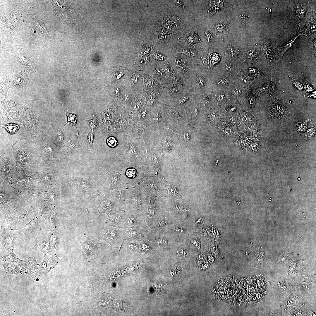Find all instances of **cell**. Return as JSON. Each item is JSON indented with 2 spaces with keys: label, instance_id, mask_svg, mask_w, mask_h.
<instances>
[{
  "label": "cell",
  "instance_id": "cell-1",
  "mask_svg": "<svg viewBox=\"0 0 316 316\" xmlns=\"http://www.w3.org/2000/svg\"><path fill=\"white\" fill-rule=\"evenodd\" d=\"M29 140L22 139L15 143L12 147V151L17 171L22 169L29 173L31 171V164L36 158V148Z\"/></svg>",
  "mask_w": 316,
  "mask_h": 316
},
{
  "label": "cell",
  "instance_id": "cell-2",
  "mask_svg": "<svg viewBox=\"0 0 316 316\" xmlns=\"http://www.w3.org/2000/svg\"><path fill=\"white\" fill-rule=\"evenodd\" d=\"M42 138L39 148L42 166L50 168L57 158L59 147L52 140Z\"/></svg>",
  "mask_w": 316,
  "mask_h": 316
},
{
  "label": "cell",
  "instance_id": "cell-3",
  "mask_svg": "<svg viewBox=\"0 0 316 316\" xmlns=\"http://www.w3.org/2000/svg\"><path fill=\"white\" fill-rule=\"evenodd\" d=\"M186 56L177 54L170 63L175 73L185 79H188L195 68L194 66Z\"/></svg>",
  "mask_w": 316,
  "mask_h": 316
},
{
  "label": "cell",
  "instance_id": "cell-4",
  "mask_svg": "<svg viewBox=\"0 0 316 316\" xmlns=\"http://www.w3.org/2000/svg\"><path fill=\"white\" fill-rule=\"evenodd\" d=\"M123 229L106 225L98 231V238L99 240L106 241L112 247H121L123 241L121 236Z\"/></svg>",
  "mask_w": 316,
  "mask_h": 316
},
{
  "label": "cell",
  "instance_id": "cell-5",
  "mask_svg": "<svg viewBox=\"0 0 316 316\" xmlns=\"http://www.w3.org/2000/svg\"><path fill=\"white\" fill-rule=\"evenodd\" d=\"M203 72L194 68L189 78L187 80L188 89L196 96L207 92V81Z\"/></svg>",
  "mask_w": 316,
  "mask_h": 316
},
{
  "label": "cell",
  "instance_id": "cell-6",
  "mask_svg": "<svg viewBox=\"0 0 316 316\" xmlns=\"http://www.w3.org/2000/svg\"><path fill=\"white\" fill-rule=\"evenodd\" d=\"M15 158L11 155L4 154L0 157V180L7 183L9 181V177L12 176L18 171Z\"/></svg>",
  "mask_w": 316,
  "mask_h": 316
},
{
  "label": "cell",
  "instance_id": "cell-7",
  "mask_svg": "<svg viewBox=\"0 0 316 316\" xmlns=\"http://www.w3.org/2000/svg\"><path fill=\"white\" fill-rule=\"evenodd\" d=\"M194 228L191 224L187 223L176 220L169 230L166 233L176 243L180 242L181 239L187 238L193 233Z\"/></svg>",
  "mask_w": 316,
  "mask_h": 316
},
{
  "label": "cell",
  "instance_id": "cell-8",
  "mask_svg": "<svg viewBox=\"0 0 316 316\" xmlns=\"http://www.w3.org/2000/svg\"><path fill=\"white\" fill-rule=\"evenodd\" d=\"M30 178L25 188L21 191L22 194L30 201H39L45 196L47 190L42 184Z\"/></svg>",
  "mask_w": 316,
  "mask_h": 316
},
{
  "label": "cell",
  "instance_id": "cell-9",
  "mask_svg": "<svg viewBox=\"0 0 316 316\" xmlns=\"http://www.w3.org/2000/svg\"><path fill=\"white\" fill-rule=\"evenodd\" d=\"M176 219H171L166 216L156 215L147 228L149 231L158 234L166 233Z\"/></svg>",
  "mask_w": 316,
  "mask_h": 316
},
{
  "label": "cell",
  "instance_id": "cell-10",
  "mask_svg": "<svg viewBox=\"0 0 316 316\" xmlns=\"http://www.w3.org/2000/svg\"><path fill=\"white\" fill-rule=\"evenodd\" d=\"M148 231L147 240L153 250L156 248H165L176 243L166 233L158 234Z\"/></svg>",
  "mask_w": 316,
  "mask_h": 316
},
{
  "label": "cell",
  "instance_id": "cell-11",
  "mask_svg": "<svg viewBox=\"0 0 316 316\" xmlns=\"http://www.w3.org/2000/svg\"><path fill=\"white\" fill-rule=\"evenodd\" d=\"M148 233L147 229L135 226L123 229L121 236L123 241L136 242L147 239Z\"/></svg>",
  "mask_w": 316,
  "mask_h": 316
},
{
  "label": "cell",
  "instance_id": "cell-12",
  "mask_svg": "<svg viewBox=\"0 0 316 316\" xmlns=\"http://www.w3.org/2000/svg\"><path fill=\"white\" fill-rule=\"evenodd\" d=\"M196 95L188 88L185 89L176 98L171 101V105L183 110L188 107L194 100Z\"/></svg>",
  "mask_w": 316,
  "mask_h": 316
},
{
  "label": "cell",
  "instance_id": "cell-13",
  "mask_svg": "<svg viewBox=\"0 0 316 316\" xmlns=\"http://www.w3.org/2000/svg\"><path fill=\"white\" fill-rule=\"evenodd\" d=\"M56 175L50 169L42 166L38 171L28 176L30 178L40 183L49 186L55 179Z\"/></svg>",
  "mask_w": 316,
  "mask_h": 316
},
{
  "label": "cell",
  "instance_id": "cell-14",
  "mask_svg": "<svg viewBox=\"0 0 316 316\" xmlns=\"http://www.w3.org/2000/svg\"><path fill=\"white\" fill-rule=\"evenodd\" d=\"M85 240L84 242H80L79 244L83 248L87 255L88 260L93 255L98 254L97 250L102 246V243L92 237H90L86 233H84Z\"/></svg>",
  "mask_w": 316,
  "mask_h": 316
},
{
  "label": "cell",
  "instance_id": "cell-15",
  "mask_svg": "<svg viewBox=\"0 0 316 316\" xmlns=\"http://www.w3.org/2000/svg\"><path fill=\"white\" fill-rule=\"evenodd\" d=\"M98 212L109 215L116 211V205L114 200L109 197L97 194Z\"/></svg>",
  "mask_w": 316,
  "mask_h": 316
},
{
  "label": "cell",
  "instance_id": "cell-16",
  "mask_svg": "<svg viewBox=\"0 0 316 316\" xmlns=\"http://www.w3.org/2000/svg\"><path fill=\"white\" fill-rule=\"evenodd\" d=\"M141 221L140 214L138 212H130L124 214L122 225V228L125 229L135 226L138 227Z\"/></svg>",
  "mask_w": 316,
  "mask_h": 316
},
{
  "label": "cell",
  "instance_id": "cell-17",
  "mask_svg": "<svg viewBox=\"0 0 316 316\" xmlns=\"http://www.w3.org/2000/svg\"><path fill=\"white\" fill-rule=\"evenodd\" d=\"M26 172L20 169L13 175L9 181V183L13 185L17 190L21 191L25 188L30 178L26 175Z\"/></svg>",
  "mask_w": 316,
  "mask_h": 316
},
{
  "label": "cell",
  "instance_id": "cell-18",
  "mask_svg": "<svg viewBox=\"0 0 316 316\" xmlns=\"http://www.w3.org/2000/svg\"><path fill=\"white\" fill-rule=\"evenodd\" d=\"M270 104V111L275 117L281 118L287 116L290 114L289 109L286 108L281 102L277 101L274 96L272 97Z\"/></svg>",
  "mask_w": 316,
  "mask_h": 316
},
{
  "label": "cell",
  "instance_id": "cell-19",
  "mask_svg": "<svg viewBox=\"0 0 316 316\" xmlns=\"http://www.w3.org/2000/svg\"><path fill=\"white\" fill-rule=\"evenodd\" d=\"M52 141L59 147H62L67 138L65 131L62 126L57 125L53 128L51 134Z\"/></svg>",
  "mask_w": 316,
  "mask_h": 316
},
{
  "label": "cell",
  "instance_id": "cell-20",
  "mask_svg": "<svg viewBox=\"0 0 316 316\" xmlns=\"http://www.w3.org/2000/svg\"><path fill=\"white\" fill-rule=\"evenodd\" d=\"M263 49L267 61L269 68L270 69L272 68L276 59H279L277 50L270 43L264 46Z\"/></svg>",
  "mask_w": 316,
  "mask_h": 316
},
{
  "label": "cell",
  "instance_id": "cell-21",
  "mask_svg": "<svg viewBox=\"0 0 316 316\" xmlns=\"http://www.w3.org/2000/svg\"><path fill=\"white\" fill-rule=\"evenodd\" d=\"M124 214L122 212L115 211L108 215L105 224L108 226L122 228V222Z\"/></svg>",
  "mask_w": 316,
  "mask_h": 316
},
{
  "label": "cell",
  "instance_id": "cell-22",
  "mask_svg": "<svg viewBox=\"0 0 316 316\" xmlns=\"http://www.w3.org/2000/svg\"><path fill=\"white\" fill-rule=\"evenodd\" d=\"M71 182L75 188L84 194L91 193L93 192L90 186L86 181L79 178H73Z\"/></svg>",
  "mask_w": 316,
  "mask_h": 316
},
{
  "label": "cell",
  "instance_id": "cell-23",
  "mask_svg": "<svg viewBox=\"0 0 316 316\" xmlns=\"http://www.w3.org/2000/svg\"><path fill=\"white\" fill-rule=\"evenodd\" d=\"M42 228L39 224L38 219L35 216L33 219L22 228L13 229L18 231L20 233H23L26 236L32 233L40 231Z\"/></svg>",
  "mask_w": 316,
  "mask_h": 316
},
{
  "label": "cell",
  "instance_id": "cell-24",
  "mask_svg": "<svg viewBox=\"0 0 316 316\" xmlns=\"http://www.w3.org/2000/svg\"><path fill=\"white\" fill-rule=\"evenodd\" d=\"M78 147L76 140H72L69 138H67L66 141L62 147V152L65 154L71 156L77 150Z\"/></svg>",
  "mask_w": 316,
  "mask_h": 316
},
{
  "label": "cell",
  "instance_id": "cell-25",
  "mask_svg": "<svg viewBox=\"0 0 316 316\" xmlns=\"http://www.w3.org/2000/svg\"><path fill=\"white\" fill-rule=\"evenodd\" d=\"M60 194V190L57 186L52 184L47 190L45 198L49 201H55L59 198Z\"/></svg>",
  "mask_w": 316,
  "mask_h": 316
},
{
  "label": "cell",
  "instance_id": "cell-26",
  "mask_svg": "<svg viewBox=\"0 0 316 316\" xmlns=\"http://www.w3.org/2000/svg\"><path fill=\"white\" fill-rule=\"evenodd\" d=\"M277 87V83L272 81V78H270L269 81L261 85L260 89V92L272 95L275 93Z\"/></svg>",
  "mask_w": 316,
  "mask_h": 316
},
{
  "label": "cell",
  "instance_id": "cell-27",
  "mask_svg": "<svg viewBox=\"0 0 316 316\" xmlns=\"http://www.w3.org/2000/svg\"><path fill=\"white\" fill-rule=\"evenodd\" d=\"M300 35H301L300 34L295 37L288 39L284 45L277 49L279 59V60L282 59L284 54L291 47L296 38Z\"/></svg>",
  "mask_w": 316,
  "mask_h": 316
},
{
  "label": "cell",
  "instance_id": "cell-28",
  "mask_svg": "<svg viewBox=\"0 0 316 316\" xmlns=\"http://www.w3.org/2000/svg\"><path fill=\"white\" fill-rule=\"evenodd\" d=\"M121 175L119 173L114 171H111L106 174L110 184L111 189L115 188L118 185L120 181V176Z\"/></svg>",
  "mask_w": 316,
  "mask_h": 316
},
{
  "label": "cell",
  "instance_id": "cell-29",
  "mask_svg": "<svg viewBox=\"0 0 316 316\" xmlns=\"http://www.w3.org/2000/svg\"><path fill=\"white\" fill-rule=\"evenodd\" d=\"M183 37L188 46H193L195 47L200 41V39L197 33V28L195 31L183 36Z\"/></svg>",
  "mask_w": 316,
  "mask_h": 316
},
{
  "label": "cell",
  "instance_id": "cell-30",
  "mask_svg": "<svg viewBox=\"0 0 316 316\" xmlns=\"http://www.w3.org/2000/svg\"><path fill=\"white\" fill-rule=\"evenodd\" d=\"M177 52L184 55L190 59L197 57L198 53L196 49L187 48H182Z\"/></svg>",
  "mask_w": 316,
  "mask_h": 316
},
{
  "label": "cell",
  "instance_id": "cell-31",
  "mask_svg": "<svg viewBox=\"0 0 316 316\" xmlns=\"http://www.w3.org/2000/svg\"><path fill=\"white\" fill-rule=\"evenodd\" d=\"M162 70L168 78L171 79L173 70L169 61H166L164 63Z\"/></svg>",
  "mask_w": 316,
  "mask_h": 316
},
{
  "label": "cell",
  "instance_id": "cell-32",
  "mask_svg": "<svg viewBox=\"0 0 316 316\" xmlns=\"http://www.w3.org/2000/svg\"><path fill=\"white\" fill-rule=\"evenodd\" d=\"M216 31L219 36H223L227 31V26L223 23H220L216 26Z\"/></svg>",
  "mask_w": 316,
  "mask_h": 316
},
{
  "label": "cell",
  "instance_id": "cell-33",
  "mask_svg": "<svg viewBox=\"0 0 316 316\" xmlns=\"http://www.w3.org/2000/svg\"><path fill=\"white\" fill-rule=\"evenodd\" d=\"M221 58V56L220 54L215 53L212 54L210 56L209 69L212 68L215 64L218 63L220 60Z\"/></svg>",
  "mask_w": 316,
  "mask_h": 316
},
{
  "label": "cell",
  "instance_id": "cell-34",
  "mask_svg": "<svg viewBox=\"0 0 316 316\" xmlns=\"http://www.w3.org/2000/svg\"><path fill=\"white\" fill-rule=\"evenodd\" d=\"M295 12L296 15L300 18L303 17L305 12L304 7L300 4L298 5L295 7Z\"/></svg>",
  "mask_w": 316,
  "mask_h": 316
},
{
  "label": "cell",
  "instance_id": "cell-35",
  "mask_svg": "<svg viewBox=\"0 0 316 316\" xmlns=\"http://www.w3.org/2000/svg\"><path fill=\"white\" fill-rule=\"evenodd\" d=\"M4 127L6 130L10 133H16L19 128L18 125L13 124L6 125L4 126Z\"/></svg>",
  "mask_w": 316,
  "mask_h": 316
},
{
  "label": "cell",
  "instance_id": "cell-36",
  "mask_svg": "<svg viewBox=\"0 0 316 316\" xmlns=\"http://www.w3.org/2000/svg\"><path fill=\"white\" fill-rule=\"evenodd\" d=\"M290 80L295 90L301 91L303 89V84L300 82L292 78H290Z\"/></svg>",
  "mask_w": 316,
  "mask_h": 316
},
{
  "label": "cell",
  "instance_id": "cell-37",
  "mask_svg": "<svg viewBox=\"0 0 316 316\" xmlns=\"http://www.w3.org/2000/svg\"><path fill=\"white\" fill-rule=\"evenodd\" d=\"M126 174L128 177L133 178L136 176L137 172L134 168L130 167L127 169L126 172Z\"/></svg>",
  "mask_w": 316,
  "mask_h": 316
},
{
  "label": "cell",
  "instance_id": "cell-38",
  "mask_svg": "<svg viewBox=\"0 0 316 316\" xmlns=\"http://www.w3.org/2000/svg\"><path fill=\"white\" fill-rule=\"evenodd\" d=\"M67 123H70L73 124L75 126H76V124L77 120V117L74 114H73L70 113H67Z\"/></svg>",
  "mask_w": 316,
  "mask_h": 316
},
{
  "label": "cell",
  "instance_id": "cell-39",
  "mask_svg": "<svg viewBox=\"0 0 316 316\" xmlns=\"http://www.w3.org/2000/svg\"><path fill=\"white\" fill-rule=\"evenodd\" d=\"M257 55V51L254 49H250L247 52V56L248 58L251 60H253L256 59Z\"/></svg>",
  "mask_w": 316,
  "mask_h": 316
},
{
  "label": "cell",
  "instance_id": "cell-40",
  "mask_svg": "<svg viewBox=\"0 0 316 316\" xmlns=\"http://www.w3.org/2000/svg\"><path fill=\"white\" fill-rule=\"evenodd\" d=\"M153 57L156 60L160 62H163L166 61V58L164 55L158 53H155L153 54Z\"/></svg>",
  "mask_w": 316,
  "mask_h": 316
},
{
  "label": "cell",
  "instance_id": "cell-41",
  "mask_svg": "<svg viewBox=\"0 0 316 316\" xmlns=\"http://www.w3.org/2000/svg\"><path fill=\"white\" fill-rule=\"evenodd\" d=\"M107 142L108 145L112 147H115L118 144V142L116 139L112 136L107 139Z\"/></svg>",
  "mask_w": 316,
  "mask_h": 316
},
{
  "label": "cell",
  "instance_id": "cell-42",
  "mask_svg": "<svg viewBox=\"0 0 316 316\" xmlns=\"http://www.w3.org/2000/svg\"><path fill=\"white\" fill-rule=\"evenodd\" d=\"M93 138L94 135L92 132L90 133L87 136V143L88 150H90L92 147Z\"/></svg>",
  "mask_w": 316,
  "mask_h": 316
},
{
  "label": "cell",
  "instance_id": "cell-43",
  "mask_svg": "<svg viewBox=\"0 0 316 316\" xmlns=\"http://www.w3.org/2000/svg\"><path fill=\"white\" fill-rule=\"evenodd\" d=\"M164 18V19L163 24L164 27L167 29H171L174 26V25L175 24V23L174 22L170 21L166 18Z\"/></svg>",
  "mask_w": 316,
  "mask_h": 316
},
{
  "label": "cell",
  "instance_id": "cell-44",
  "mask_svg": "<svg viewBox=\"0 0 316 316\" xmlns=\"http://www.w3.org/2000/svg\"><path fill=\"white\" fill-rule=\"evenodd\" d=\"M205 37L208 42H211L213 39V34L209 31L205 32Z\"/></svg>",
  "mask_w": 316,
  "mask_h": 316
},
{
  "label": "cell",
  "instance_id": "cell-45",
  "mask_svg": "<svg viewBox=\"0 0 316 316\" xmlns=\"http://www.w3.org/2000/svg\"><path fill=\"white\" fill-rule=\"evenodd\" d=\"M227 82L226 78H219L217 80L216 83L218 85H225Z\"/></svg>",
  "mask_w": 316,
  "mask_h": 316
},
{
  "label": "cell",
  "instance_id": "cell-46",
  "mask_svg": "<svg viewBox=\"0 0 316 316\" xmlns=\"http://www.w3.org/2000/svg\"><path fill=\"white\" fill-rule=\"evenodd\" d=\"M156 95H152L148 100V103L150 105H152L154 103L156 100Z\"/></svg>",
  "mask_w": 316,
  "mask_h": 316
},
{
  "label": "cell",
  "instance_id": "cell-47",
  "mask_svg": "<svg viewBox=\"0 0 316 316\" xmlns=\"http://www.w3.org/2000/svg\"><path fill=\"white\" fill-rule=\"evenodd\" d=\"M183 1H182L180 0L173 1V2L176 5L181 8H183L184 7L183 4Z\"/></svg>",
  "mask_w": 316,
  "mask_h": 316
},
{
  "label": "cell",
  "instance_id": "cell-48",
  "mask_svg": "<svg viewBox=\"0 0 316 316\" xmlns=\"http://www.w3.org/2000/svg\"><path fill=\"white\" fill-rule=\"evenodd\" d=\"M171 18L174 21L179 22L181 20L180 17L176 16H171Z\"/></svg>",
  "mask_w": 316,
  "mask_h": 316
},
{
  "label": "cell",
  "instance_id": "cell-49",
  "mask_svg": "<svg viewBox=\"0 0 316 316\" xmlns=\"http://www.w3.org/2000/svg\"><path fill=\"white\" fill-rule=\"evenodd\" d=\"M232 92L235 95H238L240 93V91L238 88H235L232 90Z\"/></svg>",
  "mask_w": 316,
  "mask_h": 316
},
{
  "label": "cell",
  "instance_id": "cell-50",
  "mask_svg": "<svg viewBox=\"0 0 316 316\" xmlns=\"http://www.w3.org/2000/svg\"><path fill=\"white\" fill-rule=\"evenodd\" d=\"M131 80L132 83L133 84H135L138 81V78L135 75H133L131 78Z\"/></svg>",
  "mask_w": 316,
  "mask_h": 316
},
{
  "label": "cell",
  "instance_id": "cell-51",
  "mask_svg": "<svg viewBox=\"0 0 316 316\" xmlns=\"http://www.w3.org/2000/svg\"><path fill=\"white\" fill-rule=\"evenodd\" d=\"M184 138L186 141H188L189 140V135L188 132H186L184 135Z\"/></svg>",
  "mask_w": 316,
  "mask_h": 316
},
{
  "label": "cell",
  "instance_id": "cell-52",
  "mask_svg": "<svg viewBox=\"0 0 316 316\" xmlns=\"http://www.w3.org/2000/svg\"><path fill=\"white\" fill-rule=\"evenodd\" d=\"M225 70L228 71H230L231 70V68L229 64H226L225 66Z\"/></svg>",
  "mask_w": 316,
  "mask_h": 316
},
{
  "label": "cell",
  "instance_id": "cell-53",
  "mask_svg": "<svg viewBox=\"0 0 316 316\" xmlns=\"http://www.w3.org/2000/svg\"><path fill=\"white\" fill-rule=\"evenodd\" d=\"M115 94L116 96H119L120 94L119 90L118 88H116L115 90Z\"/></svg>",
  "mask_w": 316,
  "mask_h": 316
},
{
  "label": "cell",
  "instance_id": "cell-54",
  "mask_svg": "<svg viewBox=\"0 0 316 316\" xmlns=\"http://www.w3.org/2000/svg\"><path fill=\"white\" fill-rule=\"evenodd\" d=\"M223 96L224 95H219L218 97V99L219 101H220V100H221L223 98Z\"/></svg>",
  "mask_w": 316,
  "mask_h": 316
}]
</instances>
